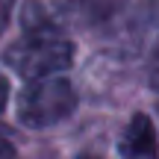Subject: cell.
Segmentation results:
<instances>
[{
  "label": "cell",
  "mask_w": 159,
  "mask_h": 159,
  "mask_svg": "<svg viewBox=\"0 0 159 159\" xmlns=\"http://www.w3.org/2000/svg\"><path fill=\"white\" fill-rule=\"evenodd\" d=\"M77 106H80V97L71 80L53 74V77L27 83V89L18 94L15 118L27 130H47V127L68 121L77 112Z\"/></svg>",
  "instance_id": "obj_2"
},
{
  "label": "cell",
  "mask_w": 159,
  "mask_h": 159,
  "mask_svg": "<svg viewBox=\"0 0 159 159\" xmlns=\"http://www.w3.org/2000/svg\"><path fill=\"white\" fill-rule=\"evenodd\" d=\"M124 0H27L24 27H89L112 18Z\"/></svg>",
  "instance_id": "obj_3"
},
{
  "label": "cell",
  "mask_w": 159,
  "mask_h": 159,
  "mask_svg": "<svg viewBox=\"0 0 159 159\" xmlns=\"http://www.w3.org/2000/svg\"><path fill=\"white\" fill-rule=\"evenodd\" d=\"M6 103H9V80L0 74V115L6 112Z\"/></svg>",
  "instance_id": "obj_7"
},
{
  "label": "cell",
  "mask_w": 159,
  "mask_h": 159,
  "mask_svg": "<svg viewBox=\"0 0 159 159\" xmlns=\"http://www.w3.org/2000/svg\"><path fill=\"white\" fill-rule=\"evenodd\" d=\"M118 153L121 159H156L159 133H156V124L150 121V115L136 112L130 118V124L124 127V133L118 139Z\"/></svg>",
  "instance_id": "obj_4"
},
{
  "label": "cell",
  "mask_w": 159,
  "mask_h": 159,
  "mask_svg": "<svg viewBox=\"0 0 159 159\" xmlns=\"http://www.w3.org/2000/svg\"><path fill=\"white\" fill-rule=\"evenodd\" d=\"M77 44L53 27H27L3 53V62L12 74L24 77L27 83L62 74L74 65Z\"/></svg>",
  "instance_id": "obj_1"
},
{
  "label": "cell",
  "mask_w": 159,
  "mask_h": 159,
  "mask_svg": "<svg viewBox=\"0 0 159 159\" xmlns=\"http://www.w3.org/2000/svg\"><path fill=\"white\" fill-rule=\"evenodd\" d=\"M77 159H100V156H94V153H80Z\"/></svg>",
  "instance_id": "obj_8"
},
{
  "label": "cell",
  "mask_w": 159,
  "mask_h": 159,
  "mask_svg": "<svg viewBox=\"0 0 159 159\" xmlns=\"http://www.w3.org/2000/svg\"><path fill=\"white\" fill-rule=\"evenodd\" d=\"M0 159H18L15 144H12L9 139H3V136H0Z\"/></svg>",
  "instance_id": "obj_5"
},
{
  "label": "cell",
  "mask_w": 159,
  "mask_h": 159,
  "mask_svg": "<svg viewBox=\"0 0 159 159\" xmlns=\"http://www.w3.org/2000/svg\"><path fill=\"white\" fill-rule=\"evenodd\" d=\"M12 3H15V0H0V35H3V30H6V21H9Z\"/></svg>",
  "instance_id": "obj_6"
}]
</instances>
